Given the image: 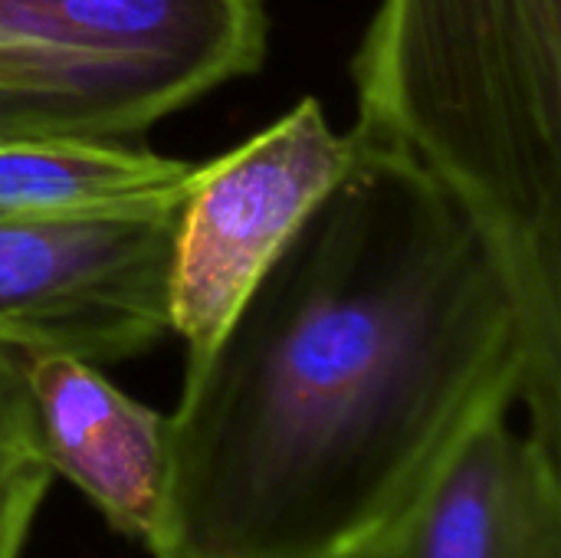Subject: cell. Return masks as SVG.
I'll return each instance as SVG.
<instances>
[{"instance_id": "cell-5", "label": "cell", "mask_w": 561, "mask_h": 558, "mask_svg": "<svg viewBox=\"0 0 561 558\" xmlns=\"http://www.w3.org/2000/svg\"><path fill=\"white\" fill-rule=\"evenodd\" d=\"M174 210L108 220L0 214V345L92 365L135 358L168 332Z\"/></svg>"}, {"instance_id": "cell-4", "label": "cell", "mask_w": 561, "mask_h": 558, "mask_svg": "<svg viewBox=\"0 0 561 558\" xmlns=\"http://www.w3.org/2000/svg\"><path fill=\"white\" fill-rule=\"evenodd\" d=\"M352 155V135L335 132L316 99H299L237 148L201 161L168 253V332L184 342V372L214 352Z\"/></svg>"}, {"instance_id": "cell-6", "label": "cell", "mask_w": 561, "mask_h": 558, "mask_svg": "<svg viewBox=\"0 0 561 558\" xmlns=\"http://www.w3.org/2000/svg\"><path fill=\"white\" fill-rule=\"evenodd\" d=\"M483 414L345 558H561V454Z\"/></svg>"}, {"instance_id": "cell-8", "label": "cell", "mask_w": 561, "mask_h": 558, "mask_svg": "<svg viewBox=\"0 0 561 558\" xmlns=\"http://www.w3.org/2000/svg\"><path fill=\"white\" fill-rule=\"evenodd\" d=\"M197 161L128 141L0 138V214L23 220H108L178 207Z\"/></svg>"}, {"instance_id": "cell-7", "label": "cell", "mask_w": 561, "mask_h": 558, "mask_svg": "<svg viewBox=\"0 0 561 558\" xmlns=\"http://www.w3.org/2000/svg\"><path fill=\"white\" fill-rule=\"evenodd\" d=\"M39 454L102 520L151 553L168 497V418L62 352L20 355Z\"/></svg>"}, {"instance_id": "cell-3", "label": "cell", "mask_w": 561, "mask_h": 558, "mask_svg": "<svg viewBox=\"0 0 561 558\" xmlns=\"http://www.w3.org/2000/svg\"><path fill=\"white\" fill-rule=\"evenodd\" d=\"M266 43V0H0V138L128 141Z\"/></svg>"}, {"instance_id": "cell-1", "label": "cell", "mask_w": 561, "mask_h": 558, "mask_svg": "<svg viewBox=\"0 0 561 558\" xmlns=\"http://www.w3.org/2000/svg\"><path fill=\"white\" fill-rule=\"evenodd\" d=\"M352 164L184 372L154 558H345L483 414L529 342L473 217L424 168Z\"/></svg>"}, {"instance_id": "cell-9", "label": "cell", "mask_w": 561, "mask_h": 558, "mask_svg": "<svg viewBox=\"0 0 561 558\" xmlns=\"http://www.w3.org/2000/svg\"><path fill=\"white\" fill-rule=\"evenodd\" d=\"M33 460H43V454L36 441L20 352L0 345V480H7Z\"/></svg>"}, {"instance_id": "cell-10", "label": "cell", "mask_w": 561, "mask_h": 558, "mask_svg": "<svg viewBox=\"0 0 561 558\" xmlns=\"http://www.w3.org/2000/svg\"><path fill=\"white\" fill-rule=\"evenodd\" d=\"M49 480L53 474L43 460H33L7 480H0V558L23 556Z\"/></svg>"}, {"instance_id": "cell-2", "label": "cell", "mask_w": 561, "mask_h": 558, "mask_svg": "<svg viewBox=\"0 0 561 558\" xmlns=\"http://www.w3.org/2000/svg\"><path fill=\"white\" fill-rule=\"evenodd\" d=\"M352 138L440 181L523 312L526 431L561 454V0H378Z\"/></svg>"}]
</instances>
